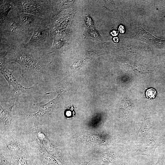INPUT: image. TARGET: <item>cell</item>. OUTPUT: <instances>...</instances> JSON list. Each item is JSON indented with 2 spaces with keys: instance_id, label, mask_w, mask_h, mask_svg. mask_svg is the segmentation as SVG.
I'll return each instance as SVG.
<instances>
[{
  "instance_id": "obj_13",
  "label": "cell",
  "mask_w": 165,
  "mask_h": 165,
  "mask_svg": "<svg viewBox=\"0 0 165 165\" xmlns=\"http://www.w3.org/2000/svg\"><path fill=\"white\" fill-rule=\"evenodd\" d=\"M118 34V32L115 31H113L111 32V34L113 36H116Z\"/></svg>"
},
{
  "instance_id": "obj_6",
  "label": "cell",
  "mask_w": 165,
  "mask_h": 165,
  "mask_svg": "<svg viewBox=\"0 0 165 165\" xmlns=\"http://www.w3.org/2000/svg\"><path fill=\"white\" fill-rule=\"evenodd\" d=\"M16 16L24 26L33 30L35 28L40 27L43 20L38 16L30 13H16Z\"/></svg>"
},
{
  "instance_id": "obj_12",
  "label": "cell",
  "mask_w": 165,
  "mask_h": 165,
  "mask_svg": "<svg viewBox=\"0 0 165 165\" xmlns=\"http://www.w3.org/2000/svg\"><path fill=\"white\" fill-rule=\"evenodd\" d=\"M119 31L121 33H123L125 31L124 27L122 25H120L119 28Z\"/></svg>"
},
{
  "instance_id": "obj_3",
  "label": "cell",
  "mask_w": 165,
  "mask_h": 165,
  "mask_svg": "<svg viewBox=\"0 0 165 165\" xmlns=\"http://www.w3.org/2000/svg\"><path fill=\"white\" fill-rule=\"evenodd\" d=\"M17 13H25L35 15L42 20L48 18L49 2L47 0L12 1Z\"/></svg>"
},
{
  "instance_id": "obj_4",
  "label": "cell",
  "mask_w": 165,
  "mask_h": 165,
  "mask_svg": "<svg viewBox=\"0 0 165 165\" xmlns=\"http://www.w3.org/2000/svg\"><path fill=\"white\" fill-rule=\"evenodd\" d=\"M0 73L4 77L9 86H12L13 89V100L16 104L19 102V97L22 94L26 93L30 89L34 88L33 87H26L20 84L13 75L14 71L9 70L6 66L4 61L1 59Z\"/></svg>"
},
{
  "instance_id": "obj_5",
  "label": "cell",
  "mask_w": 165,
  "mask_h": 165,
  "mask_svg": "<svg viewBox=\"0 0 165 165\" xmlns=\"http://www.w3.org/2000/svg\"><path fill=\"white\" fill-rule=\"evenodd\" d=\"M50 37L49 28L42 29L40 27H37L33 29L30 39L24 45L28 48L36 50L45 48L48 45Z\"/></svg>"
},
{
  "instance_id": "obj_8",
  "label": "cell",
  "mask_w": 165,
  "mask_h": 165,
  "mask_svg": "<svg viewBox=\"0 0 165 165\" xmlns=\"http://www.w3.org/2000/svg\"><path fill=\"white\" fill-rule=\"evenodd\" d=\"M156 90L152 88H151L148 89L146 92V97L149 98H154L156 96Z\"/></svg>"
},
{
  "instance_id": "obj_1",
  "label": "cell",
  "mask_w": 165,
  "mask_h": 165,
  "mask_svg": "<svg viewBox=\"0 0 165 165\" xmlns=\"http://www.w3.org/2000/svg\"><path fill=\"white\" fill-rule=\"evenodd\" d=\"M36 50L23 45H13L9 47L5 55L6 58L17 62L22 69L23 77L43 72L42 63L35 54Z\"/></svg>"
},
{
  "instance_id": "obj_9",
  "label": "cell",
  "mask_w": 165,
  "mask_h": 165,
  "mask_svg": "<svg viewBox=\"0 0 165 165\" xmlns=\"http://www.w3.org/2000/svg\"><path fill=\"white\" fill-rule=\"evenodd\" d=\"M17 165H28L26 158L24 157H20L18 158L17 161Z\"/></svg>"
},
{
  "instance_id": "obj_10",
  "label": "cell",
  "mask_w": 165,
  "mask_h": 165,
  "mask_svg": "<svg viewBox=\"0 0 165 165\" xmlns=\"http://www.w3.org/2000/svg\"><path fill=\"white\" fill-rule=\"evenodd\" d=\"M63 45L62 42L60 41H55L53 42V47L57 48L61 47Z\"/></svg>"
},
{
  "instance_id": "obj_14",
  "label": "cell",
  "mask_w": 165,
  "mask_h": 165,
  "mask_svg": "<svg viewBox=\"0 0 165 165\" xmlns=\"http://www.w3.org/2000/svg\"><path fill=\"white\" fill-rule=\"evenodd\" d=\"M113 39L114 42H117L119 41V38L117 37L114 38Z\"/></svg>"
},
{
  "instance_id": "obj_2",
  "label": "cell",
  "mask_w": 165,
  "mask_h": 165,
  "mask_svg": "<svg viewBox=\"0 0 165 165\" xmlns=\"http://www.w3.org/2000/svg\"><path fill=\"white\" fill-rule=\"evenodd\" d=\"M1 35L10 42L16 44L26 41L32 35L33 30L24 26L15 16L1 19ZM29 40V39H28Z\"/></svg>"
},
{
  "instance_id": "obj_11",
  "label": "cell",
  "mask_w": 165,
  "mask_h": 165,
  "mask_svg": "<svg viewBox=\"0 0 165 165\" xmlns=\"http://www.w3.org/2000/svg\"><path fill=\"white\" fill-rule=\"evenodd\" d=\"M1 165H12L11 163L7 160L5 158H2L1 161Z\"/></svg>"
},
{
  "instance_id": "obj_7",
  "label": "cell",
  "mask_w": 165,
  "mask_h": 165,
  "mask_svg": "<svg viewBox=\"0 0 165 165\" xmlns=\"http://www.w3.org/2000/svg\"><path fill=\"white\" fill-rule=\"evenodd\" d=\"M64 89H61L58 92L57 96L54 99L50 101L40 105L38 111L35 113L29 114L28 115L31 117H37L43 116L45 114L51 107L55 105L58 100L63 92Z\"/></svg>"
}]
</instances>
